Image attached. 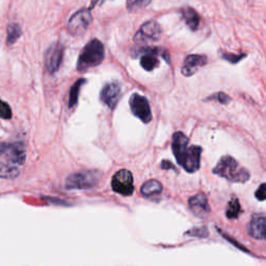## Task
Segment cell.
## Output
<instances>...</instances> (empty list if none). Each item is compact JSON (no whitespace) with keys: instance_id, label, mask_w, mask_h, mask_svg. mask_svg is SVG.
I'll return each mask as SVG.
<instances>
[{"instance_id":"cell-20","label":"cell","mask_w":266,"mask_h":266,"mask_svg":"<svg viewBox=\"0 0 266 266\" xmlns=\"http://www.w3.org/2000/svg\"><path fill=\"white\" fill-rule=\"evenodd\" d=\"M241 212V206L240 202L237 198H232L228 204V208H227L226 215L229 220L237 219Z\"/></svg>"},{"instance_id":"cell-19","label":"cell","mask_w":266,"mask_h":266,"mask_svg":"<svg viewBox=\"0 0 266 266\" xmlns=\"http://www.w3.org/2000/svg\"><path fill=\"white\" fill-rule=\"evenodd\" d=\"M22 31L21 27L17 23H11L7 25L6 29V43L7 45H13L17 42L19 38L21 37Z\"/></svg>"},{"instance_id":"cell-6","label":"cell","mask_w":266,"mask_h":266,"mask_svg":"<svg viewBox=\"0 0 266 266\" xmlns=\"http://www.w3.org/2000/svg\"><path fill=\"white\" fill-rule=\"evenodd\" d=\"M162 34V29L159 23L154 20L144 23L135 34L133 41L137 45L147 46L148 44L158 41Z\"/></svg>"},{"instance_id":"cell-2","label":"cell","mask_w":266,"mask_h":266,"mask_svg":"<svg viewBox=\"0 0 266 266\" xmlns=\"http://www.w3.org/2000/svg\"><path fill=\"white\" fill-rule=\"evenodd\" d=\"M105 56V50L103 44L94 38L91 42H88L78 57L77 69L78 71H84L90 68H94L100 65Z\"/></svg>"},{"instance_id":"cell-7","label":"cell","mask_w":266,"mask_h":266,"mask_svg":"<svg viewBox=\"0 0 266 266\" xmlns=\"http://www.w3.org/2000/svg\"><path fill=\"white\" fill-rule=\"evenodd\" d=\"M142 52L143 54L141 57V65L146 71H153L154 69L159 66V55L164 58L166 63H170L169 53H167L165 49L146 47L143 49Z\"/></svg>"},{"instance_id":"cell-12","label":"cell","mask_w":266,"mask_h":266,"mask_svg":"<svg viewBox=\"0 0 266 266\" xmlns=\"http://www.w3.org/2000/svg\"><path fill=\"white\" fill-rule=\"evenodd\" d=\"M202 148L199 146H191L189 148L184 159L181 163V166L189 173H194L200 169Z\"/></svg>"},{"instance_id":"cell-11","label":"cell","mask_w":266,"mask_h":266,"mask_svg":"<svg viewBox=\"0 0 266 266\" xmlns=\"http://www.w3.org/2000/svg\"><path fill=\"white\" fill-rule=\"evenodd\" d=\"M121 97V86L117 82H110L103 86L100 99L111 110H114Z\"/></svg>"},{"instance_id":"cell-29","label":"cell","mask_w":266,"mask_h":266,"mask_svg":"<svg viewBox=\"0 0 266 266\" xmlns=\"http://www.w3.org/2000/svg\"><path fill=\"white\" fill-rule=\"evenodd\" d=\"M161 167H162V169H173V170H175L174 165L170 161H167V160H164V161L161 162Z\"/></svg>"},{"instance_id":"cell-15","label":"cell","mask_w":266,"mask_h":266,"mask_svg":"<svg viewBox=\"0 0 266 266\" xmlns=\"http://www.w3.org/2000/svg\"><path fill=\"white\" fill-rule=\"evenodd\" d=\"M190 210L200 218H205V216L210 212V207L208 204L207 196L204 193H198L190 199L189 201Z\"/></svg>"},{"instance_id":"cell-3","label":"cell","mask_w":266,"mask_h":266,"mask_svg":"<svg viewBox=\"0 0 266 266\" xmlns=\"http://www.w3.org/2000/svg\"><path fill=\"white\" fill-rule=\"evenodd\" d=\"M26 159V149L21 142L0 143V162L20 167Z\"/></svg>"},{"instance_id":"cell-27","label":"cell","mask_w":266,"mask_h":266,"mask_svg":"<svg viewBox=\"0 0 266 266\" xmlns=\"http://www.w3.org/2000/svg\"><path fill=\"white\" fill-rule=\"evenodd\" d=\"M256 198H257L259 201L266 200V183H262L258 187L257 191H256Z\"/></svg>"},{"instance_id":"cell-25","label":"cell","mask_w":266,"mask_h":266,"mask_svg":"<svg viewBox=\"0 0 266 266\" xmlns=\"http://www.w3.org/2000/svg\"><path fill=\"white\" fill-rule=\"evenodd\" d=\"M186 234L196 236V237H207V236H208V230H207L206 227H201V228H193Z\"/></svg>"},{"instance_id":"cell-26","label":"cell","mask_w":266,"mask_h":266,"mask_svg":"<svg viewBox=\"0 0 266 266\" xmlns=\"http://www.w3.org/2000/svg\"><path fill=\"white\" fill-rule=\"evenodd\" d=\"M244 56H245V54H231V53H223L222 54V57L224 58V60L228 61L230 63H233V64H236L237 62L241 61Z\"/></svg>"},{"instance_id":"cell-10","label":"cell","mask_w":266,"mask_h":266,"mask_svg":"<svg viewBox=\"0 0 266 266\" xmlns=\"http://www.w3.org/2000/svg\"><path fill=\"white\" fill-rule=\"evenodd\" d=\"M64 57V46L61 43H54L47 49L45 53V67L46 70L54 74L62 64Z\"/></svg>"},{"instance_id":"cell-9","label":"cell","mask_w":266,"mask_h":266,"mask_svg":"<svg viewBox=\"0 0 266 266\" xmlns=\"http://www.w3.org/2000/svg\"><path fill=\"white\" fill-rule=\"evenodd\" d=\"M129 105L131 108L132 114L139 117V119L148 124L150 123L152 120V112H151V107L149 102H148L147 98H145L144 96L134 93L130 100H129Z\"/></svg>"},{"instance_id":"cell-18","label":"cell","mask_w":266,"mask_h":266,"mask_svg":"<svg viewBox=\"0 0 266 266\" xmlns=\"http://www.w3.org/2000/svg\"><path fill=\"white\" fill-rule=\"evenodd\" d=\"M162 191V185L159 181L157 180H148L145 182L141 189V192L144 196H147V198H151V196H154L156 194H159Z\"/></svg>"},{"instance_id":"cell-23","label":"cell","mask_w":266,"mask_h":266,"mask_svg":"<svg viewBox=\"0 0 266 266\" xmlns=\"http://www.w3.org/2000/svg\"><path fill=\"white\" fill-rule=\"evenodd\" d=\"M152 0H126L127 9L129 12H134L136 9L146 7L151 3Z\"/></svg>"},{"instance_id":"cell-16","label":"cell","mask_w":266,"mask_h":266,"mask_svg":"<svg viewBox=\"0 0 266 266\" xmlns=\"http://www.w3.org/2000/svg\"><path fill=\"white\" fill-rule=\"evenodd\" d=\"M207 63V57L201 54L189 55L184 61L182 73L184 76L190 77L193 75L200 67H203Z\"/></svg>"},{"instance_id":"cell-24","label":"cell","mask_w":266,"mask_h":266,"mask_svg":"<svg viewBox=\"0 0 266 266\" xmlns=\"http://www.w3.org/2000/svg\"><path fill=\"white\" fill-rule=\"evenodd\" d=\"M0 116L5 120H8L12 117L11 107H9V105L5 103L3 100H1V98H0Z\"/></svg>"},{"instance_id":"cell-4","label":"cell","mask_w":266,"mask_h":266,"mask_svg":"<svg viewBox=\"0 0 266 266\" xmlns=\"http://www.w3.org/2000/svg\"><path fill=\"white\" fill-rule=\"evenodd\" d=\"M102 178V173L96 170L80 171L71 174L66 179V187L69 190H86L96 186Z\"/></svg>"},{"instance_id":"cell-5","label":"cell","mask_w":266,"mask_h":266,"mask_svg":"<svg viewBox=\"0 0 266 266\" xmlns=\"http://www.w3.org/2000/svg\"><path fill=\"white\" fill-rule=\"evenodd\" d=\"M92 14L90 8H82L72 15L68 22V32L73 37H79L85 34L92 22Z\"/></svg>"},{"instance_id":"cell-8","label":"cell","mask_w":266,"mask_h":266,"mask_svg":"<svg viewBox=\"0 0 266 266\" xmlns=\"http://www.w3.org/2000/svg\"><path fill=\"white\" fill-rule=\"evenodd\" d=\"M112 187L116 193L122 195H131L134 190L131 172L127 170H120L116 172L112 179Z\"/></svg>"},{"instance_id":"cell-17","label":"cell","mask_w":266,"mask_h":266,"mask_svg":"<svg viewBox=\"0 0 266 266\" xmlns=\"http://www.w3.org/2000/svg\"><path fill=\"white\" fill-rule=\"evenodd\" d=\"M181 15L186 25L189 26L191 31H196L199 28L201 17L199 13L190 6H184L181 8Z\"/></svg>"},{"instance_id":"cell-13","label":"cell","mask_w":266,"mask_h":266,"mask_svg":"<svg viewBox=\"0 0 266 266\" xmlns=\"http://www.w3.org/2000/svg\"><path fill=\"white\" fill-rule=\"evenodd\" d=\"M189 139L183 132H175L173 135V143H172V149L173 153L176 157L177 161L181 165L184 157L189 151Z\"/></svg>"},{"instance_id":"cell-22","label":"cell","mask_w":266,"mask_h":266,"mask_svg":"<svg viewBox=\"0 0 266 266\" xmlns=\"http://www.w3.org/2000/svg\"><path fill=\"white\" fill-rule=\"evenodd\" d=\"M85 80L84 79H79L77 80L73 86L71 87L70 90V94H69V107H73L74 105H76L77 101H78V96H79V91H80V87L81 85L83 84Z\"/></svg>"},{"instance_id":"cell-1","label":"cell","mask_w":266,"mask_h":266,"mask_svg":"<svg viewBox=\"0 0 266 266\" xmlns=\"http://www.w3.org/2000/svg\"><path fill=\"white\" fill-rule=\"evenodd\" d=\"M213 173L235 183H245L250 180V172L243 169L231 156H224L213 169Z\"/></svg>"},{"instance_id":"cell-14","label":"cell","mask_w":266,"mask_h":266,"mask_svg":"<svg viewBox=\"0 0 266 266\" xmlns=\"http://www.w3.org/2000/svg\"><path fill=\"white\" fill-rule=\"evenodd\" d=\"M248 232L251 237L258 240H266V218L265 216H253Z\"/></svg>"},{"instance_id":"cell-28","label":"cell","mask_w":266,"mask_h":266,"mask_svg":"<svg viewBox=\"0 0 266 266\" xmlns=\"http://www.w3.org/2000/svg\"><path fill=\"white\" fill-rule=\"evenodd\" d=\"M211 98H214V99H216L219 102H221L222 104H228L231 101V98L227 94L223 93V92L218 93L215 96H213Z\"/></svg>"},{"instance_id":"cell-21","label":"cell","mask_w":266,"mask_h":266,"mask_svg":"<svg viewBox=\"0 0 266 266\" xmlns=\"http://www.w3.org/2000/svg\"><path fill=\"white\" fill-rule=\"evenodd\" d=\"M20 174L19 167H13L0 162V178L2 179H15Z\"/></svg>"}]
</instances>
